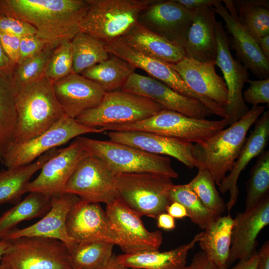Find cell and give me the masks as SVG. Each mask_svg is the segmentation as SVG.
Returning <instances> with one entry per match:
<instances>
[{"label": "cell", "mask_w": 269, "mask_h": 269, "mask_svg": "<svg viewBox=\"0 0 269 269\" xmlns=\"http://www.w3.org/2000/svg\"><path fill=\"white\" fill-rule=\"evenodd\" d=\"M87 0H2L0 13L11 14L33 26L48 44L71 40L80 30Z\"/></svg>", "instance_id": "cell-1"}, {"label": "cell", "mask_w": 269, "mask_h": 269, "mask_svg": "<svg viewBox=\"0 0 269 269\" xmlns=\"http://www.w3.org/2000/svg\"><path fill=\"white\" fill-rule=\"evenodd\" d=\"M265 110L264 106H252L244 116L227 129L193 144L195 167L208 171L219 186L232 170L246 141L248 131Z\"/></svg>", "instance_id": "cell-2"}, {"label": "cell", "mask_w": 269, "mask_h": 269, "mask_svg": "<svg viewBox=\"0 0 269 269\" xmlns=\"http://www.w3.org/2000/svg\"><path fill=\"white\" fill-rule=\"evenodd\" d=\"M15 89L17 119L14 143L36 137L65 115L55 96L53 82L44 75Z\"/></svg>", "instance_id": "cell-3"}, {"label": "cell", "mask_w": 269, "mask_h": 269, "mask_svg": "<svg viewBox=\"0 0 269 269\" xmlns=\"http://www.w3.org/2000/svg\"><path fill=\"white\" fill-rule=\"evenodd\" d=\"M80 30L106 45L124 36L153 0H87Z\"/></svg>", "instance_id": "cell-4"}, {"label": "cell", "mask_w": 269, "mask_h": 269, "mask_svg": "<svg viewBox=\"0 0 269 269\" xmlns=\"http://www.w3.org/2000/svg\"><path fill=\"white\" fill-rule=\"evenodd\" d=\"M228 126L225 119L210 120L185 116L164 109L147 119L136 122L101 128L103 132L142 131L200 143Z\"/></svg>", "instance_id": "cell-5"}, {"label": "cell", "mask_w": 269, "mask_h": 269, "mask_svg": "<svg viewBox=\"0 0 269 269\" xmlns=\"http://www.w3.org/2000/svg\"><path fill=\"white\" fill-rule=\"evenodd\" d=\"M90 155L102 160L115 174L153 173L177 178L168 156L154 154L111 140L80 136Z\"/></svg>", "instance_id": "cell-6"}, {"label": "cell", "mask_w": 269, "mask_h": 269, "mask_svg": "<svg viewBox=\"0 0 269 269\" xmlns=\"http://www.w3.org/2000/svg\"><path fill=\"white\" fill-rule=\"evenodd\" d=\"M165 109L147 98L117 90L106 92L99 105L83 111L75 119L91 128L132 123Z\"/></svg>", "instance_id": "cell-7"}, {"label": "cell", "mask_w": 269, "mask_h": 269, "mask_svg": "<svg viewBox=\"0 0 269 269\" xmlns=\"http://www.w3.org/2000/svg\"><path fill=\"white\" fill-rule=\"evenodd\" d=\"M119 197L141 216L156 219L170 203L168 192L173 185L171 178L153 173L115 175Z\"/></svg>", "instance_id": "cell-8"}, {"label": "cell", "mask_w": 269, "mask_h": 269, "mask_svg": "<svg viewBox=\"0 0 269 269\" xmlns=\"http://www.w3.org/2000/svg\"><path fill=\"white\" fill-rule=\"evenodd\" d=\"M9 241L0 269H72L67 247L59 240L23 237Z\"/></svg>", "instance_id": "cell-9"}, {"label": "cell", "mask_w": 269, "mask_h": 269, "mask_svg": "<svg viewBox=\"0 0 269 269\" xmlns=\"http://www.w3.org/2000/svg\"><path fill=\"white\" fill-rule=\"evenodd\" d=\"M99 128L80 124L66 115L50 128L23 143L13 142L2 156L7 168L28 164L46 152L63 145L71 139L89 133H100Z\"/></svg>", "instance_id": "cell-10"}, {"label": "cell", "mask_w": 269, "mask_h": 269, "mask_svg": "<svg viewBox=\"0 0 269 269\" xmlns=\"http://www.w3.org/2000/svg\"><path fill=\"white\" fill-rule=\"evenodd\" d=\"M64 192L74 194L83 201L106 205L119 197L115 175L102 160L91 155L78 164Z\"/></svg>", "instance_id": "cell-11"}, {"label": "cell", "mask_w": 269, "mask_h": 269, "mask_svg": "<svg viewBox=\"0 0 269 269\" xmlns=\"http://www.w3.org/2000/svg\"><path fill=\"white\" fill-rule=\"evenodd\" d=\"M105 45L110 54L127 61L136 68L144 70L150 77L162 82L178 93L200 101L213 114L218 115L222 112V107L220 105L192 91L179 75L166 63L140 52L129 45L122 38Z\"/></svg>", "instance_id": "cell-12"}, {"label": "cell", "mask_w": 269, "mask_h": 269, "mask_svg": "<svg viewBox=\"0 0 269 269\" xmlns=\"http://www.w3.org/2000/svg\"><path fill=\"white\" fill-rule=\"evenodd\" d=\"M106 212L121 240L120 248L125 254L159 250L163 242L162 233L147 230L141 219V216L119 197L106 205Z\"/></svg>", "instance_id": "cell-13"}, {"label": "cell", "mask_w": 269, "mask_h": 269, "mask_svg": "<svg viewBox=\"0 0 269 269\" xmlns=\"http://www.w3.org/2000/svg\"><path fill=\"white\" fill-rule=\"evenodd\" d=\"M215 32L217 42V65L221 69L228 92L225 107L228 126L237 122L249 111L243 97L242 89L249 78L247 68L230 51V41L223 24L217 21Z\"/></svg>", "instance_id": "cell-14"}, {"label": "cell", "mask_w": 269, "mask_h": 269, "mask_svg": "<svg viewBox=\"0 0 269 269\" xmlns=\"http://www.w3.org/2000/svg\"><path fill=\"white\" fill-rule=\"evenodd\" d=\"M66 226L68 236L74 243L102 241L121 246L120 237L98 203L80 200L69 211Z\"/></svg>", "instance_id": "cell-15"}, {"label": "cell", "mask_w": 269, "mask_h": 269, "mask_svg": "<svg viewBox=\"0 0 269 269\" xmlns=\"http://www.w3.org/2000/svg\"><path fill=\"white\" fill-rule=\"evenodd\" d=\"M80 136L67 147L58 149L40 169L38 176L30 181L27 192H38L50 196L64 192L66 184L79 162L90 156Z\"/></svg>", "instance_id": "cell-16"}, {"label": "cell", "mask_w": 269, "mask_h": 269, "mask_svg": "<svg viewBox=\"0 0 269 269\" xmlns=\"http://www.w3.org/2000/svg\"><path fill=\"white\" fill-rule=\"evenodd\" d=\"M122 90L139 95L159 104L165 109L198 119H206L213 113L200 101L184 96L150 76L132 74Z\"/></svg>", "instance_id": "cell-17"}, {"label": "cell", "mask_w": 269, "mask_h": 269, "mask_svg": "<svg viewBox=\"0 0 269 269\" xmlns=\"http://www.w3.org/2000/svg\"><path fill=\"white\" fill-rule=\"evenodd\" d=\"M216 13L224 20L232 36L233 47L238 60L262 79L269 78V60L261 50L256 39L241 23L233 0H218L213 6Z\"/></svg>", "instance_id": "cell-18"}, {"label": "cell", "mask_w": 269, "mask_h": 269, "mask_svg": "<svg viewBox=\"0 0 269 269\" xmlns=\"http://www.w3.org/2000/svg\"><path fill=\"white\" fill-rule=\"evenodd\" d=\"M137 22L183 48L192 16L175 0H153L140 14Z\"/></svg>", "instance_id": "cell-19"}, {"label": "cell", "mask_w": 269, "mask_h": 269, "mask_svg": "<svg viewBox=\"0 0 269 269\" xmlns=\"http://www.w3.org/2000/svg\"><path fill=\"white\" fill-rule=\"evenodd\" d=\"M269 224V194L252 209L237 214L234 219L228 267L249 259L257 252V237Z\"/></svg>", "instance_id": "cell-20"}, {"label": "cell", "mask_w": 269, "mask_h": 269, "mask_svg": "<svg viewBox=\"0 0 269 269\" xmlns=\"http://www.w3.org/2000/svg\"><path fill=\"white\" fill-rule=\"evenodd\" d=\"M167 64L194 93L224 108L227 106L228 90L224 79L216 72V62H202L185 57L177 63Z\"/></svg>", "instance_id": "cell-21"}, {"label": "cell", "mask_w": 269, "mask_h": 269, "mask_svg": "<svg viewBox=\"0 0 269 269\" xmlns=\"http://www.w3.org/2000/svg\"><path fill=\"white\" fill-rule=\"evenodd\" d=\"M80 200L77 196L66 192L52 196L50 209L41 219L28 227L15 228L2 240L10 241L23 237L47 238L59 240L68 247L73 242L67 233V218L71 208Z\"/></svg>", "instance_id": "cell-22"}, {"label": "cell", "mask_w": 269, "mask_h": 269, "mask_svg": "<svg viewBox=\"0 0 269 269\" xmlns=\"http://www.w3.org/2000/svg\"><path fill=\"white\" fill-rule=\"evenodd\" d=\"M53 89L65 114L73 119L98 106L106 93L97 83L75 73L53 82Z\"/></svg>", "instance_id": "cell-23"}, {"label": "cell", "mask_w": 269, "mask_h": 269, "mask_svg": "<svg viewBox=\"0 0 269 269\" xmlns=\"http://www.w3.org/2000/svg\"><path fill=\"white\" fill-rule=\"evenodd\" d=\"M110 140L128 145L148 153L171 156L187 167H195L193 143L181 139L142 131H110Z\"/></svg>", "instance_id": "cell-24"}, {"label": "cell", "mask_w": 269, "mask_h": 269, "mask_svg": "<svg viewBox=\"0 0 269 269\" xmlns=\"http://www.w3.org/2000/svg\"><path fill=\"white\" fill-rule=\"evenodd\" d=\"M190 12L192 23L183 47L185 57L202 62H216L217 21L213 7H202Z\"/></svg>", "instance_id": "cell-25"}, {"label": "cell", "mask_w": 269, "mask_h": 269, "mask_svg": "<svg viewBox=\"0 0 269 269\" xmlns=\"http://www.w3.org/2000/svg\"><path fill=\"white\" fill-rule=\"evenodd\" d=\"M255 127L247 138L232 170L222 181L219 190L222 194L230 192L226 210L230 214L237 202L239 193L237 186L241 172L251 160L265 150L269 139V111H265L255 123Z\"/></svg>", "instance_id": "cell-26"}, {"label": "cell", "mask_w": 269, "mask_h": 269, "mask_svg": "<svg viewBox=\"0 0 269 269\" xmlns=\"http://www.w3.org/2000/svg\"><path fill=\"white\" fill-rule=\"evenodd\" d=\"M121 38L140 52L167 63H177L185 57L181 45L138 22Z\"/></svg>", "instance_id": "cell-27"}, {"label": "cell", "mask_w": 269, "mask_h": 269, "mask_svg": "<svg viewBox=\"0 0 269 269\" xmlns=\"http://www.w3.org/2000/svg\"><path fill=\"white\" fill-rule=\"evenodd\" d=\"M202 236V232L188 243L167 251H144L116 256L118 262L128 268L137 269H183L188 252Z\"/></svg>", "instance_id": "cell-28"}, {"label": "cell", "mask_w": 269, "mask_h": 269, "mask_svg": "<svg viewBox=\"0 0 269 269\" xmlns=\"http://www.w3.org/2000/svg\"><path fill=\"white\" fill-rule=\"evenodd\" d=\"M53 148L28 164L8 168L0 171V205L16 204L27 193V188L34 174L58 151Z\"/></svg>", "instance_id": "cell-29"}, {"label": "cell", "mask_w": 269, "mask_h": 269, "mask_svg": "<svg viewBox=\"0 0 269 269\" xmlns=\"http://www.w3.org/2000/svg\"><path fill=\"white\" fill-rule=\"evenodd\" d=\"M13 68L0 70V158L13 142L17 124Z\"/></svg>", "instance_id": "cell-30"}, {"label": "cell", "mask_w": 269, "mask_h": 269, "mask_svg": "<svg viewBox=\"0 0 269 269\" xmlns=\"http://www.w3.org/2000/svg\"><path fill=\"white\" fill-rule=\"evenodd\" d=\"M233 225L234 219L229 213L221 216L202 232L198 242L201 251L217 268L227 266Z\"/></svg>", "instance_id": "cell-31"}, {"label": "cell", "mask_w": 269, "mask_h": 269, "mask_svg": "<svg viewBox=\"0 0 269 269\" xmlns=\"http://www.w3.org/2000/svg\"><path fill=\"white\" fill-rule=\"evenodd\" d=\"M51 196L38 192H30L23 200L0 216V241L20 223L43 217L50 209Z\"/></svg>", "instance_id": "cell-32"}, {"label": "cell", "mask_w": 269, "mask_h": 269, "mask_svg": "<svg viewBox=\"0 0 269 269\" xmlns=\"http://www.w3.org/2000/svg\"><path fill=\"white\" fill-rule=\"evenodd\" d=\"M136 68L127 61L110 54L109 57L80 74L100 85L106 92L121 89Z\"/></svg>", "instance_id": "cell-33"}, {"label": "cell", "mask_w": 269, "mask_h": 269, "mask_svg": "<svg viewBox=\"0 0 269 269\" xmlns=\"http://www.w3.org/2000/svg\"><path fill=\"white\" fill-rule=\"evenodd\" d=\"M112 244L102 241L74 243L67 247L72 269H100L113 256Z\"/></svg>", "instance_id": "cell-34"}, {"label": "cell", "mask_w": 269, "mask_h": 269, "mask_svg": "<svg viewBox=\"0 0 269 269\" xmlns=\"http://www.w3.org/2000/svg\"><path fill=\"white\" fill-rule=\"evenodd\" d=\"M73 55V72L84 70L107 59L110 54L101 41L80 31L71 40Z\"/></svg>", "instance_id": "cell-35"}, {"label": "cell", "mask_w": 269, "mask_h": 269, "mask_svg": "<svg viewBox=\"0 0 269 269\" xmlns=\"http://www.w3.org/2000/svg\"><path fill=\"white\" fill-rule=\"evenodd\" d=\"M269 0H236L234 4L241 23L255 39L269 34Z\"/></svg>", "instance_id": "cell-36"}, {"label": "cell", "mask_w": 269, "mask_h": 269, "mask_svg": "<svg viewBox=\"0 0 269 269\" xmlns=\"http://www.w3.org/2000/svg\"><path fill=\"white\" fill-rule=\"evenodd\" d=\"M168 198L170 203L176 202L182 204L192 222L203 230L219 217L204 205L187 184H173L169 191Z\"/></svg>", "instance_id": "cell-37"}, {"label": "cell", "mask_w": 269, "mask_h": 269, "mask_svg": "<svg viewBox=\"0 0 269 269\" xmlns=\"http://www.w3.org/2000/svg\"><path fill=\"white\" fill-rule=\"evenodd\" d=\"M245 210L255 207L269 191V151L264 150L258 156L251 169L246 183Z\"/></svg>", "instance_id": "cell-38"}, {"label": "cell", "mask_w": 269, "mask_h": 269, "mask_svg": "<svg viewBox=\"0 0 269 269\" xmlns=\"http://www.w3.org/2000/svg\"><path fill=\"white\" fill-rule=\"evenodd\" d=\"M187 185L212 213L218 217L225 214L227 211L226 204L208 171L198 169L196 175Z\"/></svg>", "instance_id": "cell-39"}, {"label": "cell", "mask_w": 269, "mask_h": 269, "mask_svg": "<svg viewBox=\"0 0 269 269\" xmlns=\"http://www.w3.org/2000/svg\"><path fill=\"white\" fill-rule=\"evenodd\" d=\"M57 46L47 44L38 53L16 65L13 70V79L15 88L44 75L49 59Z\"/></svg>", "instance_id": "cell-40"}, {"label": "cell", "mask_w": 269, "mask_h": 269, "mask_svg": "<svg viewBox=\"0 0 269 269\" xmlns=\"http://www.w3.org/2000/svg\"><path fill=\"white\" fill-rule=\"evenodd\" d=\"M73 72L71 41L64 40L55 48L47 62L44 76L52 82Z\"/></svg>", "instance_id": "cell-41"}, {"label": "cell", "mask_w": 269, "mask_h": 269, "mask_svg": "<svg viewBox=\"0 0 269 269\" xmlns=\"http://www.w3.org/2000/svg\"><path fill=\"white\" fill-rule=\"evenodd\" d=\"M250 84L249 88L244 93L243 97L246 103L253 106L260 104L269 103V78L259 80L247 81Z\"/></svg>", "instance_id": "cell-42"}, {"label": "cell", "mask_w": 269, "mask_h": 269, "mask_svg": "<svg viewBox=\"0 0 269 269\" xmlns=\"http://www.w3.org/2000/svg\"><path fill=\"white\" fill-rule=\"evenodd\" d=\"M0 32L20 37L36 33L35 28L28 23L5 13H0Z\"/></svg>", "instance_id": "cell-43"}, {"label": "cell", "mask_w": 269, "mask_h": 269, "mask_svg": "<svg viewBox=\"0 0 269 269\" xmlns=\"http://www.w3.org/2000/svg\"><path fill=\"white\" fill-rule=\"evenodd\" d=\"M47 44L46 41L36 34L21 37L19 45V60L18 64L38 53Z\"/></svg>", "instance_id": "cell-44"}, {"label": "cell", "mask_w": 269, "mask_h": 269, "mask_svg": "<svg viewBox=\"0 0 269 269\" xmlns=\"http://www.w3.org/2000/svg\"><path fill=\"white\" fill-rule=\"evenodd\" d=\"M20 37L0 32V43L3 50L11 64L15 67L19 60Z\"/></svg>", "instance_id": "cell-45"}, {"label": "cell", "mask_w": 269, "mask_h": 269, "mask_svg": "<svg viewBox=\"0 0 269 269\" xmlns=\"http://www.w3.org/2000/svg\"><path fill=\"white\" fill-rule=\"evenodd\" d=\"M183 269H218L202 251L195 254L191 263Z\"/></svg>", "instance_id": "cell-46"}, {"label": "cell", "mask_w": 269, "mask_h": 269, "mask_svg": "<svg viewBox=\"0 0 269 269\" xmlns=\"http://www.w3.org/2000/svg\"><path fill=\"white\" fill-rule=\"evenodd\" d=\"M188 10L205 6L213 7L217 0H175Z\"/></svg>", "instance_id": "cell-47"}, {"label": "cell", "mask_w": 269, "mask_h": 269, "mask_svg": "<svg viewBox=\"0 0 269 269\" xmlns=\"http://www.w3.org/2000/svg\"><path fill=\"white\" fill-rule=\"evenodd\" d=\"M256 269H269V242L266 241L258 252Z\"/></svg>", "instance_id": "cell-48"}, {"label": "cell", "mask_w": 269, "mask_h": 269, "mask_svg": "<svg viewBox=\"0 0 269 269\" xmlns=\"http://www.w3.org/2000/svg\"><path fill=\"white\" fill-rule=\"evenodd\" d=\"M156 220L157 226L160 229L170 231L176 227L175 219L165 212L159 214Z\"/></svg>", "instance_id": "cell-49"}, {"label": "cell", "mask_w": 269, "mask_h": 269, "mask_svg": "<svg viewBox=\"0 0 269 269\" xmlns=\"http://www.w3.org/2000/svg\"><path fill=\"white\" fill-rule=\"evenodd\" d=\"M258 260V252L249 259L239 261L238 263L231 269H229L227 266L218 268V269H256Z\"/></svg>", "instance_id": "cell-50"}, {"label": "cell", "mask_w": 269, "mask_h": 269, "mask_svg": "<svg viewBox=\"0 0 269 269\" xmlns=\"http://www.w3.org/2000/svg\"><path fill=\"white\" fill-rule=\"evenodd\" d=\"M165 212L174 219H182L188 217L185 208L182 204L176 202L170 203L167 206Z\"/></svg>", "instance_id": "cell-51"}, {"label": "cell", "mask_w": 269, "mask_h": 269, "mask_svg": "<svg viewBox=\"0 0 269 269\" xmlns=\"http://www.w3.org/2000/svg\"><path fill=\"white\" fill-rule=\"evenodd\" d=\"M256 40L262 53L269 60V34L256 39Z\"/></svg>", "instance_id": "cell-52"}, {"label": "cell", "mask_w": 269, "mask_h": 269, "mask_svg": "<svg viewBox=\"0 0 269 269\" xmlns=\"http://www.w3.org/2000/svg\"><path fill=\"white\" fill-rule=\"evenodd\" d=\"M100 269H137L135 268H128L119 264L117 259L116 256L113 255L110 259Z\"/></svg>", "instance_id": "cell-53"}, {"label": "cell", "mask_w": 269, "mask_h": 269, "mask_svg": "<svg viewBox=\"0 0 269 269\" xmlns=\"http://www.w3.org/2000/svg\"><path fill=\"white\" fill-rule=\"evenodd\" d=\"M13 66L9 59L4 52L0 43V70Z\"/></svg>", "instance_id": "cell-54"}, {"label": "cell", "mask_w": 269, "mask_h": 269, "mask_svg": "<svg viewBox=\"0 0 269 269\" xmlns=\"http://www.w3.org/2000/svg\"><path fill=\"white\" fill-rule=\"evenodd\" d=\"M9 241L5 240L0 241V263L2 257L9 245Z\"/></svg>", "instance_id": "cell-55"}]
</instances>
